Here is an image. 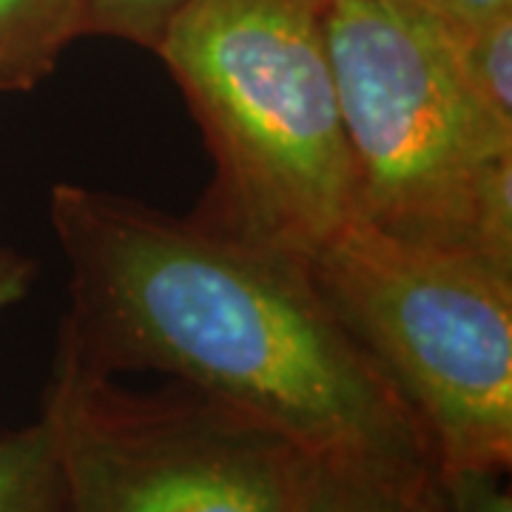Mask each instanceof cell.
<instances>
[{
    "instance_id": "7c38bea8",
    "label": "cell",
    "mask_w": 512,
    "mask_h": 512,
    "mask_svg": "<svg viewBox=\"0 0 512 512\" xmlns=\"http://www.w3.org/2000/svg\"><path fill=\"white\" fill-rule=\"evenodd\" d=\"M35 285V262L9 245H0V319L29 296Z\"/></svg>"
},
{
    "instance_id": "52a82bcc",
    "label": "cell",
    "mask_w": 512,
    "mask_h": 512,
    "mask_svg": "<svg viewBox=\"0 0 512 512\" xmlns=\"http://www.w3.org/2000/svg\"><path fill=\"white\" fill-rule=\"evenodd\" d=\"M0 512H66L46 419L0 436Z\"/></svg>"
},
{
    "instance_id": "30bf717a",
    "label": "cell",
    "mask_w": 512,
    "mask_h": 512,
    "mask_svg": "<svg viewBox=\"0 0 512 512\" xmlns=\"http://www.w3.org/2000/svg\"><path fill=\"white\" fill-rule=\"evenodd\" d=\"M507 473L495 470H441L433 467L424 493L430 512H512Z\"/></svg>"
},
{
    "instance_id": "3957f363",
    "label": "cell",
    "mask_w": 512,
    "mask_h": 512,
    "mask_svg": "<svg viewBox=\"0 0 512 512\" xmlns=\"http://www.w3.org/2000/svg\"><path fill=\"white\" fill-rule=\"evenodd\" d=\"M342 325L419 419L441 470L512 464V274L362 217L313 256Z\"/></svg>"
},
{
    "instance_id": "5b68a950",
    "label": "cell",
    "mask_w": 512,
    "mask_h": 512,
    "mask_svg": "<svg viewBox=\"0 0 512 512\" xmlns=\"http://www.w3.org/2000/svg\"><path fill=\"white\" fill-rule=\"evenodd\" d=\"M66 512H305L325 461L234 404L131 390L57 353L40 413Z\"/></svg>"
},
{
    "instance_id": "7a4b0ae2",
    "label": "cell",
    "mask_w": 512,
    "mask_h": 512,
    "mask_svg": "<svg viewBox=\"0 0 512 512\" xmlns=\"http://www.w3.org/2000/svg\"><path fill=\"white\" fill-rule=\"evenodd\" d=\"M154 55L214 160L197 220L311 262L359 217L325 0H183Z\"/></svg>"
},
{
    "instance_id": "6da1fadb",
    "label": "cell",
    "mask_w": 512,
    "mask_h": 512,
    "mask_svg": "<svg viewBox=\"0 0 512 512\" xmlns=\"http://www.w3.org/2000/svg\"><path fill=\"white\" fill-rule=\"evenodd\" d=\"M49 222L69 271L57 353L151 370L274 424L339 470L419 484V419L302 259L123 194L57 183Z\"/></svg>"
},
{
    "instance_id": "8fae6325",
    "label": "cell",
    "mask_w": 512,
    "mask_h": 512,
    "mask_svg": "<svg viewBox=\"0 0 512 512\" xmlns=\"http://www.w3.org/2000/svg\"><path fill=\"white\" fill-rule=\"evenodd\" d=\"M183 0H89V35L114 37L154 52Z\"/></svg>"
},
{
    "instance_id": "ba28073f",
    "label": "cell",
    "mask_w": 512,
    "mask_h": 512,
    "mask_svg": "<svg viewBox=\"0 0 512 512\" xmlns=\"http://www.w3.org/2000/svg\"><path fill=\"white\" fill-rule=\"evenodd\" d=\"M458 69L481 109L512 128V12L470 29H450Z\"/></svg>"
},
{
    "instance_id": "277c9868",
    "label": "cell",
    "mask_w": 512,
    "mask_h": 512,
    "mask_svg": "<svg viewBox=\"0 0 512 512\" xmlns=\"http://www.w3.org/2000/svg\"><path fill=\"white\" fill-rule=\"evenodd\" d=\"M325 43L359 217L470 251L478 188L512 157V128L467 89L450 26L427 0H325Z\"/></svg>"
},
{
    "instance_id": "9c48e42d",
    "label": "cell",
    "mask_w": 512,
    "mask_h": 512,
    "mask_svg": "<svg viewBox=\"0 0 512 512\" xmlns=\"http://www.w3.org/2000/svg\"><path fill=\"white\" fill-rule=\"evenodd\" d=\"M427 476L419 484H399L325 464L305 512H430Z\"/></svg>"
},
{
    "instance_id": "4fadbf2b",
    "label": "cell",
    "mask_w": 512,
    "mask_h": 512,
    "mask_svg": "<svg viewBox=\"0 0 512 512\" xmlns=\"http://www.w3.org/2000/svg\"><path fill=\"white\" fill-rule=\"evenodd\" d=\"M450 29H470L512 12V0H427Z\"/></svg>"
},
{
    "instance_id": "8992f818",
    "label": "cell",
    "mask_w": 512,
    "mask_h": 512,
    "mask_svg": "<svg viewBox=\"0 0 512 512\" xmlns=\"http://www.w3.org/2000/svg\"><path fill=\"white\" fill-rule=\"evenodd\" d=\"M89 35V0H0V94L29 92Z\"/></svg>"
}]
</instances>
